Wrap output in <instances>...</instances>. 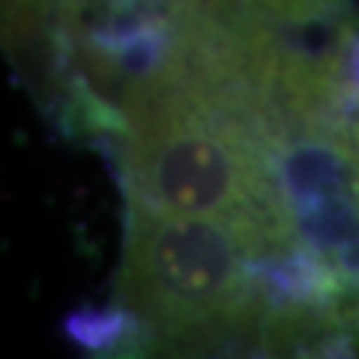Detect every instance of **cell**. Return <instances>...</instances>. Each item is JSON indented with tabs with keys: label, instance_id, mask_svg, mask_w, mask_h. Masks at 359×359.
<instances>
[{
	"label": "cell",
	"instance_id": "1",
	"mask_svg": "<svg viewBox=\"0 0 359 359\" xmlns=\"http://www.w3.org/2000/svg\"><path fill=\"white\" fill-rule=\"evenodd\" d=\"M344 159L347 168H351V180L359 198V87L351 105V114H347V126H344Z\"/></svg>",
	"mask_w": 359,
	"mask_h": 359
}]
</instances>
